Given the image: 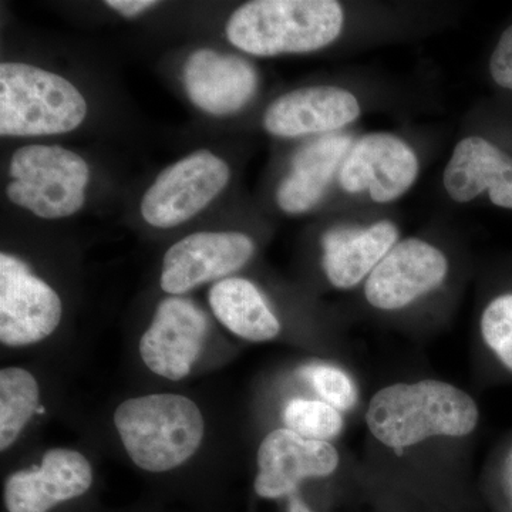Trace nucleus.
<instances>
[{
  "label": "nucleus",
  "mask_w": 512,
  "mask_h": 512,
  "mask_svg": "<svg viewBox=\"0 0 512 512\" xmlns=\"http://www.w3.org/2000/svg\"><path fill=\"white\" fill-rule=\"evenodd\" d=\"M366 421L380 443L404 450L430 437L467 436L477 427L478 407L446 382L399 383L375 394Z\"/></svg>",
  "instance_id": "f257e3e1"
},
{
  "label": "nucleus",
  "mask_w": 512,
  "mask_h": 512,
  "mask_svg": "<svg viewBox=\"0 0 512 512\" xmlns=\"http://www.w3.org/2000/svg\"><path fill=\"white\" fill-rule=\"evenodd\" d=\"M343 20L342 6L333 0H254L232 13L225 33L248 55H295L335 42Z\"/></svg>",
  "instance_id": "f03ea898"
},
{
  "label": "nucleus",
  "mask_w": 512,
  "mask_h": 512,
  "mask_svg": "<svg viewBox=\"0 0 512 512\" xmlns=\"http://www.w3.org/2000/svg\"><path fill=\"white\" fill-rule=\"evenodd\" d=\"M114 423L128 456L151 473L180 467L204 437L197 404L180 394H148L117 407Z\"/></svg>",
  "instance_id": "7ed1b4c3"
},
{
  "label": "nucleus",
  "mask_w": 512,
  "mask_h": 512,
  "mask_svg": "<svg viewBox=\"0 0 512 512\" xmlns=\"http://www.w3.org/2000/svg\"><path fill=\"white\" fill-rule=\"evenodd\" d=\"M86 116V100L69 80L30 64H0V134L3 137L70 133Z\"/></svg>",
  "instance_id": "20e7f679"
},
{
  "label": "nucleus",
  "mask_w": 512,
  "mask_h": 512,
  "mask_svg": "<svg viewBox=\"0 0 512 512\" xmlns=\"http://www.w3.org/2000/svg\"><path fill=\"white\" fill-rule=\"evenodd\" d=\"M13 204L45 220L76 214L86 201L89 165L79 154L60 146H26L13 154L9 168Z\"/></svg>",
  "instance_id": "39448f33"
},
{
  "label": "nucleus",
  "mask_w": 512,
  "mask_h": 512,
  "mask_svg": "<svg viewBox=\"0 0 512 512\" xmlns=\"http://www.w3.org/2000/svg\"><path fill=\"white\" fill-rule=\"evenodd\" d=\"M229 167L211 151H197L158 175L141 201L151 227L173 228L191 220L227 187Z\"/></svg>",
  "instance_id": "423d86ee"
},
{
  "label": "nucleus",
  "mask_w": 512,
  "mask_h": 512,
  "mask_svg": "<svg viewBox=\"0 0 512 512\" xmlns=\"http://www.w3.org/2000/svg\"><path fill=\"white\" fill-rule=\"evenodd\" d=\"M62 301L52 286L15 256L0 255V340L28 346L45 340L62 320Z\"/></svg>",
  "instance_id": "0eeeda50"
},
{
  "label": "nucleus",
  "mask_w": 512,
  "mask_h": 512,
  "mask_svg": "<svg viewBox=\"0 0 512 512\" xmlns=\"http://www.w3.org/2000/svg\"><path fill=\"white\" fill-rule=\"evenodd\" d=\"M254 241L242 232H197L168 249L161 288L183 295L197 286L234 274L254 255Z\"/></svg>",
  "instance_id": "6e6552de"
},
{
  "label": "nucleus",
  "mask_w": 512,
  "mask_h": 512,
  "mask_svg": "<svg viewBox=\"0 0 512 512\" xmlns=\"http://www.w3.org/2000/svg\"><path fill=\"white\" fill-rule=\"evenodd\" d=\"M207 335L208 319L197 305L183 298L165 299L140 340L141 359L158 376L184 379L200 357Z\"/></svg>",
  "instance_id": "1a4fd4ad"
},
{
  "label": "nucleus",
  "mask_w": 512,
  "mask_h": 512,
  "mask_svg": "<svg viewBox=\"0 0 512 512\" xmlns=\"http://www.w3.org/2000/svg\"><path fill=\"white\" fill-rule=\"evenodd\" d=\"M447 271L440 249L417 238L397 242L367 278V302L383 311L404 308L443 284Z\"/></svg>",
  "instance_id": "9d476101"
},
{
  "label": "nucleus",
  "mask_w": 512,
  "mask_h": 512,
  "mask_svg": "<svg viewBox=\"0 0 512 512\" xmlns=\"http://www.w3.org/2000/svg\"><path fill=\"white\" fill-rule=\"evenodd\" d=\"M419 160L409 144L392 134L375 133L357 141L340 170L343 190L367 191L386 204L402 197L416 183Z\"/></svg>",
  "instance_id": "9b49d317"
},
{
  "label": "nucleus",
  "mask_w": 512,
  "mask_h": 512,
  "mask_svg": "<svg viewBox=\"0 0 512 512\" xmlns=\"http://www.w3.org/2000/svg\"><path fill=\"white\" fill-rule=\"evenodd\" d=\"M338 466L339 454L332 444L278 429L259 447L255 491L262 498L289 497L306 478L328 477Z\"/></svg>",
  "instance_id": "f8f14e48"
},
{
  "label": "nucleus",
  "mask_w": 512,
  "mask_h": 512,
  "mask_svg": "<svg viewBox=\"0 0 512 512\" xmlns=\"http://www.w3.org/2000/svg\"><path fill=\"white\" fill-rule=\"evenodd\" d=\"M92 483V466L83 454L53 448L39 467L18 471L6 480L5 505L9 512H49L82 497Z\"/></svg>",
  "instance_id": "ddd939ff"
},
{
  "label": "nucleus",
  "mask_w": 512,
  "mask_h": 512,
  "mask_svg": "<svg viewBox=\"0 0 512 512\" xmlns=\"http://www.w3.org/2000/svg\"><path fill=\"white\" fill-rule=\"evenodd\" d=\"M184 86L198 109L212 116H228L254 97L258 74L242 57L200 49L185 63Z\"/></svg>",
  "instance_id": "4468645a"
},
{
  "label": "nucleus",
  "mask_w": 512,
  "mask_h": 512,
  "mask_svg": "<svg viewBox=\"0 0 512 512\" xmlns=\"http://www.w3.org/2000/svg\"><path fill=\"white\" fill-rule=\"evenodd\" d=\"M360 116L359 101L333 86L303 87L276 99L265 111L264 126L276 137L330 133Z\"/></svg>",
  "instance_id": "2eb2a0df"
},
{
  "label": "nucleus",
  "mask_w": 512,
  "mask_h": 512,
  "mask_svg": "<svg viewBox=\"0 0 512 512\" xmlns=\"http://www.w3.org/2000/svg\"><path fill=\"white\" fill-rule=\"evenodd\" d=\"M451 200L470 202L488 191L494 205L512 210V160L481 137H467L454 148L443 177Z\"/></svg>",
  "instance_id": "dca6fc26"
},
{
  "label": "nucleus",
  "mask_w": 512,
  "mask_h": 512,
  "mask_svg": "<svg viewBox=\"0 0 512 512\" xmlns=\"http://www.w3.org/2000/svg\"><path fill=\"white\" fill-rule=\"evenodd\" d=\"M399 231L389 221L367 228L338 227L323 235V268L330 284L349 289L375 271L397 244Z\"/></svg>",
  "instance_id": "f3484780"
},
{
  "label": "nucleus",
  "mask_w": 512,
  "mask_h": 512,
  "mask_svg": "<svg viewBox=\"0 0 512 512\" xmlns=\"http://www.w3.org/2000/svg\"><path fill=\"white\" fill-rule=\"evenodd\" d=\"M349 147L348 136L322 137L302 147L276 192L279 207L288 214L312 210L325 195Z\"/></svg>",
  "instance_id": "a211bd4d"
},
{
  "label": "nucleus",
  "mask_w": 512,
  "mask_h": 512,
  "mask_svg": "<svg viewBox=\"0 0 512 512\" xmlns=\"http://www.w3.org/2000/svg\"><path fill=\"white\" fill-rule=\"evenodd\" d=\"M208 299L217 319L239 338L266 342L281 332V323L264 296L247 279H222L212 286Z\"/></svg>",
  "instance_id": "6ab92c4d"
},
{
  "label": "nucleus",
  "mask_w": 512,
  "mask_h": 512,
  "mask_svg": "<svg viewBox=\"0 0 512 512\" xmlns=\"http://www.w3.org/2000/svg\"><path fill=\"white\" fill-rule=\"evenodd\" d=\"M39 410V384L28 370L8 367L0 372V450L12 446Z\"/></svg>",
  "instance_id": "aec40b11"
},
{
  "label": "nucleus",
  "mask_w": 512,
  "mask_h": 512,
  "mask_svg": "<svg viewBox=\"0 0 512 512\" xmlns=\"http://www.w3.org/2000/svg\"><path fill=\"white\" fill-rule=\"evenodd\" d=\"M286 429L303 439L326 441L335 439L343 429L339 410L322 400L293 399L284 413Z\"/></svg>",
  "instance_id": "412c9836"
},
{
  "label": "nucleus",
  "mask_w": 512,
  "mask_h": 512,
  "mask_svg": "<svg viewBox=\"0 0 512 512\" xmlns=\"http://www.w3.org/2000/svg\"><path fill=\"white\" fill-rule=\"evenodd\" d=\"M301 375L312 384L322 402L336 410H350L357 402L355 383L339 367L328 363H311L303 366Z\"/></svg>",
  "instance_id": "4be33fe9"
},
{
  "label": "nucleus",
  "mask_w": 512,
  "mask_h": 512,
  "mask_svg": "<svg viewBox=\"0 0 512 512\" xmlns=\"http://www.w3.org/2000/svg\"><path fill=\"white\" fill-rule=\"evenodd\" d=\"M481 332L498 359L512 370V293L498 296L487 306L481 318Z\"/></svg>",
  "instance_id": "5701e85b"
},
{
  "label": "nucleus",
  "mask_w": 512,
  "mask_h": 512,
  "mask_svg": "<svg viewBox=\"0 0 512 512\" xmlns=\"http://www.w3.org/2000/svg\"><path fill=\"white\" fill-rule=\"evenodd\" d=\"M491 77L498 86L512 92V26L505 29L490 60Z\"/></svg>",
  "instance_id": "b1692460"
},
{
  "label": "nucleus",
  "mask_w": 512,
  "mask_h": 512,
  "mask_svg": "<svg viewBox=\"0 0 512 512\" xmlns=\"http://www.w3.org/2000/svg\"><path fill=\"white\" fill-rule=\"evenodd\" d=\"M106 5L110 9L119 12L124 18L131 19L136 18L148 9L154 8L158 5V2H154V0H109Z\"/></svg>",
  "instance_id": "393cba45"
},
{
  "label": "nucleus",
  "mask_w": 512,
  "mask_h": 512,
  "mask_svg": "<svg viewBox=\"0 0 512 512\" xmlns=\"http://www.w3.org/2000/svg\"><path fill=\"white\" fill-rule=\"evenodd\" d=\"M288 498V512H312L298 494H291Z\"/></svg>",
  "instance_id": "a878e982"
}]
</instances>
